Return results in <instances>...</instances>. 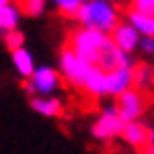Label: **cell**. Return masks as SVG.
<instances>
[{
  "label": "cell",
  "mask_w": 154,
  "mask_h": 154,
  "mask_svg": "<svg viewBox=\"0 0 154 154\" xmlns=\"http://www.w3.org/2000/svg\"><path fill=\"white\" fill-rule=\"evenodd\" d=\"M75 18L81 26L87 29H95L109 35L116 29V24L120 23V14L112 2H103V0H85L75 12Z\"/></svg>",
  "instance_id": "1"
},
{
  "label": "cell",
  "mask_w": 154,
  "mask_h": 154,
  "mask_svg": "<svg viewBox=\"0 0 154 154\" xmlns=\"http://www.w3.org/2000/svg\"><path fill=\"white\" fill-rule=\"evenodd\" d=\"M106 38H108L106 32L81 26V29L75 31L73 37H71V51H73L77 57H81L83 61H87L89 65H95L97 53H100L101 45L106 43Z\"/></svg>",
  "instance_id": "2"
},
{
  "label": "cell",
  "mask_w": 154,
  "mask_h": 154,
  "mask_svg": "<svg viewBox=\"0 0 154 154\" xmlns=\"http://www.w3.org/2000/svg\"><path fill=\"white\" fill-rule=\"evenodd\" d=\"M59 87V73L51 67H35L32 75L24 81V91L29 95H51Z\"/></svg>",
  "instance_id": "3"
},
{
  "label": "cell",
  "mask_w": 154,
  "mask_h": 154,
  "mask_svg": "<svg viewBox=\"0 0 154 154\" xmlns=\"http://www.w3.org/2000/svg\"><path fill=\"white\" fill-rule=\"evenodd\" d=\"M59 69L71 85L83 87V81L89 73V69H91V65L87 61H83L81 57H77L71 49H65L61 53V59H59Z\"/></svg>",
  "instance_id": "4"
},
{
  "label": "cell",
  "mask_w": 154,
  "mask_h": 154,
  "mask_svg": "<svg viewBox=\"0 0 154 154\" xmlns=\"http://www.w3.org/2000/svg\"><path fill=\"white\" fill-rule=\"evenodd\" d=\"M124 124L126 122L118 116L116 106H109V108H103L100 118L93 122L91 134H93V138H97V140H114L120 136Z\"/></svg>",
  "instance_id": "5"
},
{
  "label": "cell",
  "mask_w": 154,
  "mask_h": 154,
  "mask_svg": "<svg viewBox=\"0 0 154 154\" xmlns=\"http://www.w3.org/2000/svg\"><path fill=\"white\" fill-rule=\"evenodd\" d=\"M95 67H100L101 71H114L118 67H134V61H132V55L118 49V47L112 43V38H106V43L101 45L100 53H97V61H95Z\"/></svg>",
  "instance_id": "6"
},
{
  "label": "cell",
  "mask_w": 154,
  "mask_h": 154,
  "mask_svg": "<svg viewBox=\"0 0 154 154\" xmlns=\"http://www.w3.org/2000/svg\"><path fill=\"white\" fill-rule=\"evenodd\" d=\"M144 108H146V101H144V95L138 91V89H128L118 95V116L122 118L124 122H134L138 120L140 116L144 114Z\"/></svg>",
  "instance_id": "7"
},
{
  "label": "cell",
  "mask_w": 154,
  "mask_h": 154,
  "mask_svg": "<svg viewBox=\"0 0 154 154\" xmlns=\"http://www.w3.org/2000/svg\"><path fill=\"white\" fill-rule=\"evenodd\" d=\"M109 38L118 49H122L126 53H132L134 49H138V43H140L138 31L130 23H118L116 29L109 32Z\"/></svg>",
  "instance_id": "8"
},
{
  "label": "cell",
  "mask_w": 154,
  "mask_h": 154,
  "mask_svg": "<svg viewBox=\"0 0 154 154\" xmlns=\"http://www.w3.org/2000/svg\"><path fill=\"white\" fill-rule=\"evenodd\" d=\"M128 89H132V67H118L106 73V95L118 97Z\"/></svg>",
  "instance_id": "9"
},
{
  "label": "cell",
  "mask_w": 154,
  "mask_h": 154,
  "mask_svg": "<svg viewBox=\"0 0 154 154\" xmlns=\"http://www.w3.org/2000/svg\"><path fill=\"white\" fill-rule=\"evenodd\" d=\"M120 136H122V140L126 144H130L134 148H140L142 150L144 146H148V128L142 122H138V120L124 124Z\"/></svg>",
  "instance_id": "10"
},
{
  "label": "cell",
  "mask_w": 154,
  "mask_h": 154,
  "mask_svg": "<svg viewBox=\"0 0 154 154\" xmlns=\"http://www.w3.org/2000/svg\"><path fill=\"white\" fill-rule=\"evenodd\" d=\"M83 89L87 93H91L93 97L106 95V71L91 65V69H89V73H87V77L83 81Z\"/></svg>",
  "instance_id": "11"
},
{
  "label": "cell",
  "mask_w": 154,
  "mask_h": 154,
  "mask_svg": "<svg viewBox=\"0 0 154 154\" xmlns=\"http://www.w3.org/2000/svg\"><path fill=\"white\" fill-rule=\"evenodd\" d=\"M31 108L41 116L47 118H55V116L61 114V101L53 97V95H38L31 100Z\"/></svg>",
  "instance_id": "12"
},
{
  "label": "cell",
  "mask_w": 154,
  "mask_h": 154,
  "mask_svg": "<svg viewBox=\"0 0 154 154\" xmlns=\"http://www.w3.org/2000/svg\"><path fill=\"white\" fill-rule=\"evenodd\" d=\"M12 65H14V69L24 77V79H29L32 75V71H35V59H32V55L20 47V49H16L12 51Z\"/></svg>",
  "instance_id": "13"
},
{
  "label": "cell",
  "mask_w": 154,
  "mask_h": 154,
  "mask_svg": "<svg viewBox=\"0 0 154 154\" xmlns=\"http://www.w3.org/2000/svg\"><path fill=\"white\" fill-rule=\"evenodd\" d=\"M128 23L138 31L140 37H154V16L130 10L128 12Z\"/></svg>",
  "instance_id": "14"
},
{
  "label": "cell",
  "mask_w": 154,
  "mask_h": 154,
  "mask_svg": "<svg viewBox=\"0 0 154 154\" xmlns=\"http://www.w3.org/2000/svg\"><path fill=\"white\" fill-rule=\"evenodd\" d=\"M20 20V6L16 4H6L0 6V31H12Z\"/></svg>",
  "instance_id": "15"
},
{
  "label": "cell",
  "mask_w": 154,
  "mask_h": 154,
  "mask_svg": "<svg viewBox=\"0 0 154 154\" xmlns=\"http://www.w3.org/2000/svg\"><path fill=\"white\" fill-rule=\"evenodd\" d=\"M148 83H152V69L148 65H144V63L132 67V87L142 91Z\"/></svg>",
  "instance_id": "16"
},
{
  "label": "cell",
  "mask_w": 154,
  "mask_h": 154,
  "mask_svg": "<svg viewBox=\"0 0 154 154\" xmlns=\"http://www.w3.org/2000/svg\"><path fill=\"white\" fill-rule=\"evenodd\" d=\"M4 45L10 49V53H12V51H16V49H20V47L24 45V37H23V32L18 31V29L6 31V35H4Z\"/></svg>",
  "instance_id": "17"
},
{
  "label": "cell",
  "mask_w": 154,
  "mask_h": 154,
  "mask_svg": "<svg viewBox=\"0 0 154 154\" xmlns=\"http://www.w3.org/2000/svg\"><path fill=\"white\" fill-rule=\"evenodd\" d=\"M85 0H53L57 10H61L63 14H69V16H75V12L79 10V6Z\"/></svg>",
  "instance_id": "18"
},
{
  "label": "cell",
  "mask_w": 154,
  "mask_h": 154,
  "mask_svg": "<svg viewBox=\"0 0 154 154\" xmlns=\"http://www.w3.org/2000/svg\"><path fill=\"white\" fill-rule=\"evenodd\" d=\"M23 10L29 16H38L45 10V0H23Z\"/></svg>",
  "instance_id": "19"
},
{
  "label": "cell",
  "mask_w": 154,
  "mask_h": 154,
  "mask_svg": "<svg viewBox=\"0 0 154 154\" xmlns=\"http://www.w3.org/2000/svg\"><path fill=\"white\" fill-rule=\"evenodd\" d=\"M132 10L154 16V0H132Z\"/></svg>",
  "instance_id": "20"
},
{
  "label": "cell",
  "mask_w": 154,
  "mask_h": 154,
  "mask_svg": "<svg viewBox=\"0 0 154 154\" xmlns=\"http://www.w3.org/2000/svg\"><path fill=\"white\" fill-rule=\"evenodd\" d=\"M138 47L146 55H152V57H154V37H140Z\"/></svg>",
  "instance_id": "21"
},
{
  "label": "cell",
  "mask_w": 154,
  "mask_h": 154,
  "mask_svg": "<svg viewBox=\"0 0 154 154\" xmlns=\"http://www.w3.org/2000/svg\"><path fill=\"white\" fill-rule=\"evenodd\" d=\"M148 144L154 146V126H152V128H148Z\"/></svg>",
  "instance_id": "22"
},
{
  "label": "cell",
  "mask_w": 154,
  "mask_h": 154,
  "mask_svg": "<svg viewBox=\"0 0 154 154\" xmlns=\"http://www.w3.org/2000/svg\"><path fill=\"white\" fill-rule=\"evenodd\" d=\"M140 154H154V146H150V144H148V146H144L142 150H140Z\"/></svg>",
  "instance_id": "23"
},
{
  "label": "cell",
  "mask_w": 154,
  "mask_h": 154,
  "mask_svg": "<svg viewBox=\"0 0 154 154\" xmlns=\"http://www.w3.org/2000/svg\"><path fill=\"white\" fill-rule=\"evenodd\" d=\"M6 4H10V0H0V6H6Z\"/></svg>",
  "instance_id": "24"
},
{
  "label": "cell",
  "mask_w": 154,
  "mask_h": 154,
  "mask_svg": "<svg viewBox=\"0 0 154 154\" xmlns=\"http://www.w3.org/2000/svg\"><path fill=\"white\" fill-rule=\"evenodd\" d=\"M103 2H112V4H114V2H116V0H103Z\"/></svg>",
  "instance_id": "25"
},
{
  "label": "cell",
  "mask_w": 154,
  "mask_h": 154,
  "mask_svg": "<svg viewBox=\"0 0 154 154\" xmlns=\"http://www.w3.org/2000/svg\"><path fill=\"white\" fill-rule=\"evenodd\" d=\"M152 85H154V71H152Z\"/></svg>",
  "instance_id": "26"
},
{
  "label": "cell",
  "mask_w": 154,
  "mask_h": 154,
  "mask_svg": "<svg viewBox=\"0 0 154 154\" xmlns=\"http://www.w3.org/2000/svg\"><path fill=\"white\" fill-rule=\"evenodd\" d=\"M20 2H23V0H20Z\"/></svg>",
  "instance_id": "27"
}]
</instances>
